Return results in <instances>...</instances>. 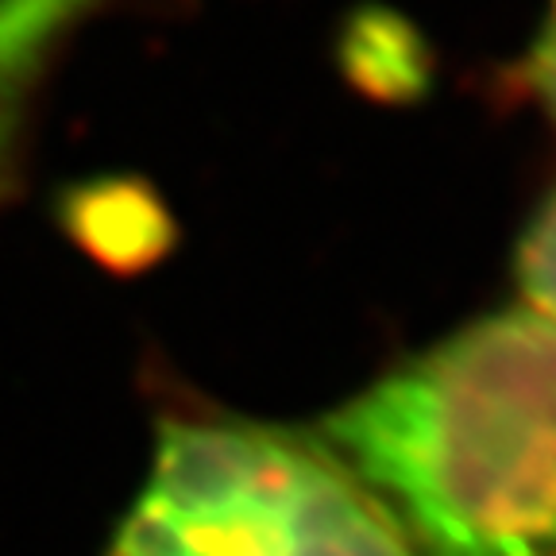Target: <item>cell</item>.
Masks as SVG:
<instances>
[{
	"instance_id": "5",
	"label": "cell",
	"mask_w": 556,
	"mask_h": 556,
	"mask_svg": "<svg viewBox=\"0 0 556 556\" xmlns=\"http://www.w3.org/2000/svg\"><path fill=\"white\" fill-rule=\"evenodd\" d=\"M521 89L533 97L545 121L556 128V0H548L545 16H541L538 31H533L530 47H526V59L518 66Z\"/></svg>"
},
{
	"instance_id": "2",
	"label": "cell",
	"mask_w": 556,
	"mask_h": 556,
	"mask_svg": "<svg viewBox=\"0 0 556 556\" xmlns=\"http://www.w3.org/2000/svg\"><path fill=\"white\" fill-rule=\"evenodd\" d=\"M109 556H417L317 433L248 417L163 421Z\"/></svg>"
},
{
	"instance_id": "3",
	"label": "cell",
	"mask_w": 556,
	"mask_h": 556,
	"mask_svg": "<svg viewBox=\"0 0 556 556\" xmlns=\"http://www.w3.org/2000/svg\"><path fill=\"white\" fill-rule=\"evenodd\" d=\"M97 0H0V198L12 186L27 104L62 35Z\"/></svg>"
},
{
	"instance_id": "1",
	"label": "cell",
	"mask_w": 556,
	"mask_h": 556,
	"mask_svg": "<svg viewBox=\"0 0 556 556\" xmlns=\"http://www.w3.org/2000/svg\"><path fill=\"white\" fill-rule=\"evenodd\" d=\"M417 556H556V321L483 313L317 429Z\"/></svg>"
},
{
	"instance_id": "4",
	"label": "cell",
	"mask_w": 556,
	"mask_h": 556,
	"mask_svg": "<svg viewBox=\"0 0 556 556\" xmlns=\"http://www.w3.org/2000/svg\"><path fill=\"white\" fill-rule=\"evenodd\" d=\"M518 305L556 321V186L533 208L530 225L514 252Z\"/></svg>"
}]
</instances>
